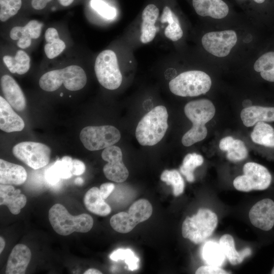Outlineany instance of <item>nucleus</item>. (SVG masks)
Returning a JSON list of instances; mask_svg holds the SVG:
<instances>
[{
    "label": "nucleus",
    "mask_w": 274,
    "mask_h": 274,
    "mask_svg": "<svg viewBox=\"0 0 274 274\" xmlns=\"http://www.w3.org/2000/svg\"><path fill=\"white\" fill-rule=\"evenodd\" d=\"M121 138L119 130L112 125L89 126L80 133L83 146L89 151H97L114 145Z\"/></svg>",
    "instance_id": "1a4fd4ad"
},
{
    "label": "nucleus",
    "mask_w": 274,
    "mask_h": 274,
    "mask_svg": "<svg viewBox=\"0 0 274 274\" xmlns=\"http://www.w3.org/2000/svg\"><path fill=\"white\" fill-rule=\"evenodd\" d=\"M43 24L36 20H32L24 26L31 39H37L40 36Z\"/></svg>",
    "instance_id": "58836bf2"
},
{
    "label": "nucleus",
    "mask_w": 274,
    "mask_h": 274,
    "mask_svg": "<svg viewBox=\"0 0 274 274\" xmlns=\"http://www.w3.org/2000/svg\"><path fill=\"white\" fill-rule=\"evenodd\" d=\"M90 4L92 8L104 18L112 19L116 16V9L110 6L102 0H91Z\"/></svg>",
    "instance_id": "e433bc0d"
},
{
    "label": "nucleus",
    "mask_w": 274,
    "mask_h": 274,
    "mask_svg": "<svg viewBox=\"0 0 274 274\" xmlns=\"http://www.w3.org/2000/svg\"><path fill=\"white\" fill-rule=\"evenodd\" d=\"M137 224L128 213L124 212L113 215L110 219V225L113 229L122 233L129 232Z\"/></svg>",
    "instance_id": "c756f323"
},
{
    "label": "nucleus",
    "mask_w": 274,
    "mask_h": 274,
    "mask_svg": "<svg viewBox=\"0 0 274 274\" xmlns=\"http://www.w3.org/2000/svg\"><path fill=\"white\" fill-rule=\"evenodd\" d=\"M203 162V158L201 155L195 153H189L183 159L180 168V172L188 182H192L194 181L193 172L195 168L200 166Z\"/></svg>",
    "instance_id": "7c9ffc66"
},
{
    "label": "nucleus",
    "mask_w": 274,
    "mask_h": 274,
    "mask_svg": "<svg viewBox=\"0 0 274 274\" xmlns=\"http://www.w3.org/2000/svg\"><path fill=\"white\" fill-rule=\"evenodd\" d=\"M25 126L23 119L14 112L12 106L2 96H0V128L9 133L20 131Z\"/></svg>",
    "instance_id": "dca6fc26"
},
{
    "label": "nucleus",
    "mask_w": 274,
    "mask_h": 274,
    "mask_svg": "<svg viewBox=\"0 0 274 274\" xmlns=\"http://www.w3.org/2000/svg\"><path fill=\"white\" fill-rule=\"evenodd\" d=\"M48 217L54 230L61 235H68L74 232H87L93 225V220L90 215L82 214L73 216L60 203L51 207Z\"/></svg>",
    "instance_id": "20e7f679"
},
{
    "label": "nucleus",
    "mask_w": 274,
    "mask_h": 274,
    "mask_svg": "<svg viewBox=\"0 0 274 274\" xmlns=\"http://www.w3.org/2000/svg\"><path fill=\"white\" fill-rule=\"evenodd\" d=\"M253 142L265 147L274 148V129L264 122L256 124L251 134Z\"/></svg>",
    "instance_id": "bb28decb"
},
{
    "label": "nucleus",
    "mask_w": 274,
    "mask_h": 274,
    "mask_svg": "<svg viewBox=\"0 0 274 274\" xmlns=\"http://www.w3.org/2000/svg\"><path fill=\"white\" fill-rule=\"evenodd\" d=\"M115 188V185L112 183H105L99 187V193L104 199H107Z\"/></svg>",
    "instance_id": "37998d69"
},
{
    "label": "nucleus",
    "mask_w": 274,
    "mask_h": 274,
    "mask_svg": "<svg viewBox=\"0 0 274 274\" xmlns=\"http://www.w3.org/2000/svg\"><path fill=\"white\" fill-rule=\"evenodd\" d=\"M101 157L108 162L103 167L104 174L108 179L121 183L127 179L129 172L123 162L122 153L119 147L112 145L104 149Z\"/></svg>",
    "instance_id": "f8f14e48"
},
{
    "label": "nucleus",
    "mask_w": 274,
    "mask_h": 274,
    "mask_svg": "<svg viewBox=\"0 0 274 274\" xmlns=\"http://www.w3.org/2000/svg\"><path fill=\"white\" fill-rule=\"evenodd\" d=\"M219 244L225 257L232 265L242 263L245 257L250 256L252 253L251 250L249 248L237 251L234 239L228 234H224L220 237Z\"/></svg>",
    "instance_id": "5701e85b"
},
{
    "label": "nucleus",
    "mask_w": 274,
    "mask_h": 274,
    "mask_svg": "<svg viewBox=\"0 0 274 274\" xmlns=\"http://www.w3.org/2000/svg\"><path fill=\"white\" fill-rule=\"evenodd\" d=\"M196 274H226L229 273L227 271L213 265L201 266L197 268L195 271Z\"/></svg>",
    "instance_id": "a19ab883"
},
{
    "label": "nucleus",
    "mask_w": 274,
    "mask_h": 274,
    "mask_svg": "<svg viewBox=\"0 0 274 274\" xmlns=\"http://www.w3.org/2000/svg\"><path fill=\"white\" fill-rule=\"evenodd\" d=\"M94 71L98 82L105 88L115 90L121 85L122 76L116 54L113 51L104 50L98 55Z\"/></svg>",
    "instance_id": "0eeeda50"
},
{
    "label": "nucleus",
    "mask_w": 274,
    "mask_h": 274,
    "mask_svg": "<svg viewBox=\"0 0 274 274\" xmlns=\"http://www.w3.org/2000/svg\"><path fill=\"white\" fill-rule=\"evenodd\" d=\"M160 179L173 187L174 195L179 196L184 191L185 183L179 172L176 169L164 170L161 174Z\"/></svg>",
    "instance_id": "2f4dec72"
},
{
    "label": "nucleus",
    "mask_w": 274,
    "mask_h": 274,
    "mask_svg": "<svg viewBox=\"0 0 274 274\" xmlns=\"http://www.w3.org/2000/svg\"><path fill=\"white\" fill-rule=\"evenodd\" d=\"M217 224L215 213L208 209H199L196 214L187 217L183 221L182 236L196 244L201 243L212 234Z\"/></svg>",
    "instance_id": "39448f33"
},
{
    "label": "nucleus",
    "mask_w": 274,
    "mask_h": 274,
    "mask_svg": "<svg viewBox=\"0 0 274 274\" xmlns=\"http://www.w3.org/2000/svg\"><path fill=\"white\" fill-rule=\"evenodd\" d=\"M152 206L145 199H140L133 203L128 210V214L138 224L148 220L152 215Z\"/></svg>",
    "instance_id": "c85d7f7f"
},
{
    "label": "nucleus",
    "mask_w": 274,
    "mask_h": 274,
    "mask_svg": "<svg viewBox=\"0 0 274 274\" xmlns=\"http://www.w3.org/2000/svg\"><path fill=\"white\" fill-rule=\"evenodd\" d=\"M184 113L193 123L192 127L182 138V144L188 147L207 136L208 131L205 124L214 116L215 108L210 100L201 99L188 102L185 106Z\"/></svg>",
    "instance_id": "f257e3e1"
},
{
    "label": "nucleus",
    "mask_w": 274,
    "mask_h": 274,
    "mask_svg": "<svg viewBox=\"0 0 274 274\" xmlns=\"http://www.w3.org/2000/svg\"><path fill=\"white\" fill-rule=\"evenodd\" d=\"M226 151V157L231 161L242 160L248 156L247 149L244 143L239 140H233Z\"/></svg>",
    "instance_id": "f704fd0d"
},
{
    "label": "nucleus",
    "mask_w": 274,
    "mask_h": 274,
    "mask_svg": "<svg viewBox=\"0 0 274 274\" xmlns=\"http://www.w3.org/2000/svg\"><path fill=\"white\" fill-rule=\"evenodd\" d=\"M160 18L162 23H168L164 32L166 38L175 42L182 37L183 32L179 19L168 7L163 8Z\"/></svg>",
    "instance_id": "b1692460"
},
{
    "label": "nucleus",
    "mask_w": 274,
    "mask_h": 274,
    "mask_svg": "<svg viewBox=\"0 0 274 274\" xmlns=\"http://www.w3.org/2000/svg\"><path fill=\"white\" fill-rule=\"evenodd\" d=\"M237 41V35L233 30L209 32L203 35L201 43L204 49L218 57L227 56Z\"/></svg>",
    "instance_id": "9b49d317"
},
{
    "label": "nucleus",
    "mask_w": 274,
    "mask_h": 274,
    "mask_svg": "<svg viewBox=\"0 0 274 274\" xmlns=\"http://www.w3.org/2000/svg\"><path fill=\"white\" fill-rule=\"evenodd\" d=\"M31 257V251L27 246L22 244L16 245L8 259L6 273H25Z\"/></svg>",
    "instance_id": "2eb2a0df"
},
{
    "label": "nucleus",
    "mask_w": 274,
    "mask_h": 274,
    "mask_svg": "<svg viewBox=\"0 0 274 274\" xmlns=\"http://www.w3.org/2000/svg\"><path fill=\"white\" fill-rule=\"evenodd\" d=\"M62 95H63V93H61L60 94V96H62Z\"/></svg>",
    "instance_id": "864d4df0"
},
{
    "label": "nucleus",
    "mask_w": 274,
    "mask_h": 274,
    "mask_svg": "<svg viewBox=\"0 0 274 274\" xmlns=\"http://www.w3.org/2000/svg\"><path fill=\"white\" fill-rule=\"evenodd\" d=\"M271 272V273L274 274V266L273 267Z\"/></svg>",
    "instance_id": "603ef678"
},
{
    "label": "nucleus",
    "mask_w": 274,
    "mask_h": 274,
    "mask_svg": "<svg viewBox=\"0 0 274 274\" xmlns=\"http://www.w3.org/2000/svg\"><path fill=\"white\" fill-rule=\"evenodd\" d=\"M3 61L11 73L23 75L27 73L30 68V59L24 51L19 50L14 57L5 55Z\"/></svg>",
    "instance_id": "a878e982"
},
{
    "label": "nucleus",
    "mask_w": 274,
    "mask_h": 274,
    "mask_svg": "<svg viewBox=\"0 0 274 274\" xmlns=\"http://www.w3.org/2000/svg\"><path fill=\"white\" fill-rule=\"evenodd\" d=\"M21 0H0V20H8L15 15L21 8Z\"/></svg>",
    "instance_id": "72a5a7b5"
},
{
    "label": "nucleus",
    "mask_w": 274,
    "mask_h": 274,
    "mask_svg": "<svg viewBox=\"0 0 274 274\" xmlns=\"http://www.w3.org/2000/svg\"><path fill=\"white\" fill-rule=\"evenodd\" d=\"M45 178L47 183L50 185H55L60 181L61 177L54 164L46 169Z\"/></svg>",
    "instance_id": "ea45409f"
},
{
    "label": "nucleus",
    "mask_w": 274,
    "mask_h": 274,
    "mask_svg": "<svg viewBox=\"0 0 274 274\" xmlns=\"http://www.w3.org/2000/svg\"><path fill=\"white\" fill-rule=\"evenodd\" d=\"M210 77L201 71L183 72L169 82V88L174 94L182 96H196L205 94L211 88Z\"/></svg>",
    "instance_id": "423d86ee"
},
{
    "label": "nucleus",
    "mask_w": 274,
    "mask_h": 274,
    "mask_svg": "<svg viewBox=\"0 0 274 274\" xmlns=\"http://www.w3.org/2000/svg\"><path fill=\"white\" fill-rule=\"evenodd\" d=\"M60 5L66 7L70 5L74 0H58Z\"/></svg>",
    "instance_id": "de8ad7c7"
},
{
    "label": "nucleus",
    "mask_w": 274,
    "mask_h": 274,
    "mask_svg": "<svg viewBox=\"0 0 274 274\" xmlns=\"http://www.w3.org/2000/svg\"><path fill=\"white\" fill-rule=\"evenodd\" d=\"M201 257L208 265L222 266L225 260V256L219 244L208 241L203 245L201 251Z\"/></svg>",
    "instance_id": "393cba45"
},
{
    "label": "nucleus",
    "mask_w": 274,
    "mask_h": 274,
    "mask_svg": "<svg viewBox=\"0 0 274 274\" xmlns=\"http://www.w3.org/2000/svg\"><path fill=\"white\" fill-rule=\"evenodd\" d=\"M5 245L6 244H5V241L4 239L2 236H1L0 237V253H1L3 252L5 247Z\"/></svg>",
    "instance_id": "09e8293b"
},
{
    "label": "nucleus",
    "mask_w": 274,
    "mask_h": 274,
    "mask_svg": "<svg viewBox=\"0 0 274 274\" xmlns=\"http://www.w3.org/2000/svg\"><path fill=\"white\" fill-rule=\"evenodd\" d=\"M244 175L235 178L233 184L240 191L263 190L270 185L272 177L264 166L253 162L246 163L243 167Z\"/></svg>",
    "instance_id": "6e6552de"
},
{
    "label": "nucleus",
    "mask_w": 274,
    "mask_h": 274,
    "mask_svg": "<svg viewBox=\"0 0 274 274\" xmlns=\"http://www.w3.org/2000/svg\"><path fill=\"white\" fill-rule=\"evenodd\" d=\"M47 43L44 46V51L47 57L53 59L58 56L65 48L64 42L59 39V36L45 39Z\"/></svg>",
    "instance_id": "c9c22d12"
},
{
    "label": "nucleus",
    "mask_w": 274,
    "mask_h": 274,
    "mask_svg": "<svg viewBox=\"0 0 274 274\" xmlns=\"http://www.w3.org/2000/svg\"><path fill=\"white\" fill-rule=\"evenodd\" d=\"M1 89L5 99L18 111L26 107V99L21 88L10 76L5 75L1 78Z\"/></svg>",
    "instance_id": "4468645a"
},
{
    "label": "nucleus",
    "mask_w": 274,
    "mask_h": 274,
    "mask_svg": "<svg viewBox=\"0 0 274 274\" xmlns=\"http://www.w3.org/2000/svg\"><path fill=\"white\" fill-rule=\"evenodd\" d=\"M27 179L25 168L18 164L0 159V183L2 184L19 185Z\"/></svg>",
    "instance_id": "aec40b11"
},
{
    "label": "nucleus",
    "mask_w": 274,
    "mask_h": 274,
    "mask_svg": "<svg viewBox=\"0 0 274 274\" xmlns=\"http://www.w3.org/2000/svg\"><path fill=\"white\" fill-rule=\"evenodd\" d=\"M233 140V138L230 136L223 138L219 143L220 149L222 151H226Z\"/></svg>",
    "instance_id": "a18cd8bd"
},
{
    "label": "nucleus",
    "mask_w": 274,
    "mask_h": 274,
    "mask_svg": "<svg viewBox=\"0 0 274 274\" xmlns=\"http://www.w3.org/2000/svg\"><path fill=\"white\" fill-rule=\"evenodd\" d=\"M249 217L255 227L270 230L274 225V201L270 198L258 201L250 209Z\"/></svg>",
    "instance_id": "ddd939ff"
},
{
    "label": "nucleus",
    "mask_w": 274,
    "mask_h": 274,
    "mask_svg": "<svg viewBox=\"0 0 274 274\" xmlns=\"http://www.w3.org/2000/svg\"><path fill=\"white\" fill-rule=\"evenodd\" d=\"M192 4L196 13L202 17L222 19L229 12L228 6L222 0H192Z\"/></svg>",
    "instance_id": "a211bd4d"
},
{
    "label": "nucleus",
    "mask_w": 274,
    "mask_h": 274,
    "mask_svg": "<svg viewBox=\"0 0 274 274\" xmlns=\"http://www.w3.org/2000/svg\"><path fill=\"white\" fill-rule=\"evenodd\" d=\"M99 193V189L93 187L88 190L84 197V203L90 212L100 216H106L111 212V208L106 203Z\"/></svg>",
    "instance_id": "4be33fe9"
},
{
    "label": "nucleus",
    "mask_w": 274,
    "mask_h": 274,
    "mask_svg": "<svg viewBox=\"0 0 274 274\" xmlns=\"http://www.w3.org/2000/svg\"><path fill=\"white\" fill-rule=\"evenodd\" d=\"M87 82V77L80 66L72 65L64 68L48 72L40 78L39 84L44 90L52 92L58 89L63 84L70 91L82 89Z\"/></svg>",
    "instance_id": "7ed1b4c3"
},
{
    "label": "nucleus",
    "mask_w": 274,
    "mask_h": 274,
    "mask_svg": "<svg viewBox=\"0 0 274 274\" xmlns=\"http://www.w3.org/2000/svg\"><path fill=\"white\" fill-rule=\"evenodd\" d=\"M253 1L258 4H262L264 3L265 0H253Z\"/></svg>",
    "instance_id": "3c124183"
},
{
    "label": "nucleus",
    "mask_w": 274,
    "mask_h": 274,
    "mask_svg": "<svg viewBox=\"0 0 274 274\" xmlns=\"http://www.w3.org/2000/svg\"><path fill=\"white\" fill-rule=\"evenodd\" d=\"M241 118L247 127L254 125L258 122L274 121V107L258 106H250L243 109Z\"/></svg>",
    "instance_id": "412c9836"
},
{
    "label": "nucleus",
    "mask_w": 274,
    "mask_h": 274,
    "mask_svg": "<svg viewBox=\"0 0 274 274\" xmlns=\"http://www.w3.org/2000/svg\"><path fill=\"white\" fill-rule=\"evenodd\" d=\"M159 14L158 8L153 4L147 6L144 9L142 15L140 40L142 43L151 42L155 38L157 27L155 23Z\"/></svg>",
    "instance_id": "6ab92c4d"
},
{
    "label": "nucleus",
    "mask_w": 274,
    "mask_h": 274,
    "mask_svg": "<svg viewBox=\"0 0 274 274\" xmlns=\"http://www.w3.org/2000/svg\"><path fill=\"white\" fill-rule=\"evenodd\" d=\"M52 0H31V6L36 10L44 9Z\"/></svg>",
    "instance_id": "c03bdc74"
},
{
    "label": "nucleus",
    "mask_w": 274,
    "mask_h": 274,
    "mask_svg": "<svg viewBox=\"0 0 274 274\" xmlns=\"http://www.w3.org/2000/svg\"><path fill=\"white\" fill-rule=\"evenodd\" d=\"M86 169L84 163L80 160L73 159L72 174L75 176H80L83 174Z\"/></svg>",
    "instance_id": "79ce46f5"
},
{
    "label": "nucleus",
    "mask_w": 274,
    "mask_h": 274,
    "mask_svg": "<svg viewBox=\"0 0 274 274\" xmlns=\"http://www.w3.org/2000/svg\"><path fill=\"white\" fill-rule=\"evenodd\" d=\"M72 164L73 159L68 156H63L61 160L58 159L54 163L63 179H68L72 176Z\"/></svg>",
    "instance_id": "4c0bfd02"
},
{
    "label": "nucleus",
    "mask_w": 274,
    "mask_h": 274,
    "mask_svg": "<svg viewBox=\"0 0 274 274\" xmlns=\"http://www.w3.org/2000/svg\"><path fill=\"white\" fill-rule=\"evenodd\" d=\"M84 183V180L81 177H78L75 180V183L77 185H82Z\"/></svg>",
    "instance_id": "8fccbe9b"
},
{
    "label": "nucleus",
    "mask_w": 274,
    "mask_h": 274,
    "mask_svg": "<svg viewBox=\"0 0 274 274\" xmlns=\"http://www.w3.org/2000/svg\"><path fill=\"white\" fill-rule=\"evenodd\" d=\"M51 151L45 144L35 142H23L13 148L14 155L30 167L37 169L47 165Z\"/></svg>",
    "instance_id": "9d476101"
},
{
    "label": "nucleus",
    "mask_w": 274,
    "mask_h": 274,
    "mask_svg": "<svg viewBox=\"0 0 274 274\" xmlns=\"http://www.w3.org/2000/svg\"><path fill=\"white\" fill-rule=\"evenodd\" d=\"M254 69L260 73L263 79L274 82V51H267L255 62Z\"/></svg>",
    "instance_id": "cd10ccee"
},
{
    "label": "nucleus",
    "mask_w": 274,
    "mask_h": 274,
    "mask_svg": "<svg viewBox=\"0 0 274 274\" xmlns=\"http://www.w3.org/2000/svg\"><path fill=\"white\" fill-rule=\"evenodd\" d=\"M114 261L124 260L130 270H134L139 267V259L129 249H118L114 251L110 256Z\"/></svg>",
    "instance_id": "473e14b6"
},
{
    "label": "nucleus",
    "mask_w": 274,
    "mask_h": 274,
    "mask_svg": "<svg viewBox=\"0 0 274 274\" xmlns=\"http://www.w3.org/2000/svg\"><path fill=\"white\" fill-rule=\"evenodd\" d=\"M166 108L158 106L147 113L139 121L135 136L142 146H152L159 142L168 128Z\"/></svg>",
    "instance_id": "f03ea898"
},
{
    "label": "nucleus",
    "mask_w": 274,
    "mask_h": 274,
    "mask_svg": "<svg viewBox=\"0 0 274 274\" xmlns=\"http://www.w3.org/2000/svg\"><path fill=\"white\" fill-rule=\"evenodd\" d=\"M26 197L11 185L1 184L0 204L6 206L13 215L19 214L21 209L26 204Z\"/></svg>",
    "instance_id": "f3484780"
},
{
    "label": "nucleus",
    "mask_w": 274,
    "mask_h": 274,
    "mask_svg": "<svg viewBox=\"0 0 274 274\" xmlns=\"http://www.w3.org/2000/svg\"><path fill=\"white\" fill-rule=\"evenodd\" d=\"M84 274H101L102 272L95 268H90L86 270Z\"/></svg>",
    "instance_id": "49530a36"
}]
</instances>
